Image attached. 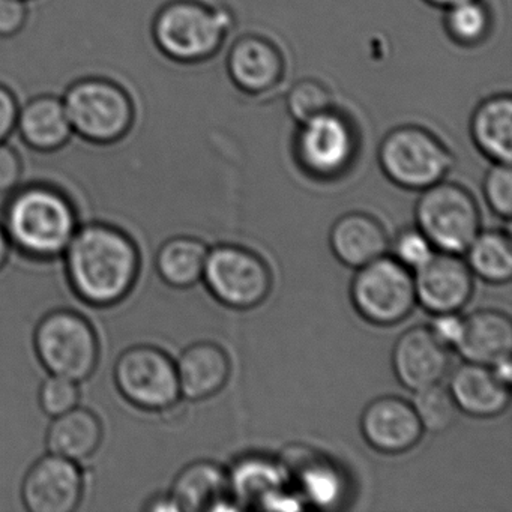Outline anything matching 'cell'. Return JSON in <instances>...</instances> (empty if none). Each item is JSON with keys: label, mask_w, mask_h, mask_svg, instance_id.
I'll use <instances>...</instances> for the list:
<instances>
[{"label": "cell", "mask_w": 512, "mask_h": 512, "mask_svg": "<svg viewBox=\"0 0 512 512\" xmlns=\"http://www.w3.org/2000/svg\"><path fill=\"white\" fill-rule=\"evenodd\" d=\"M64 253L71 287L86 304H118L136 284L139 250L116 227L95 223L77 229Z\"/></svg>", "instance_id": "obj_1"}, {"label": "cell", "mask_w": 512, "mask_h": 512, "mask_svg": "<svg viewBox=\"0 0 512 512\" xmlns=\"http://www.w3.org/2000/svg\"><path fill=\"white\" fill-rule=\"evenodd\" d=\"M5 233L26 256H61L76 235V209L55 188L34 185L16 193L5 209Z\"/></svg>", "instance_id": "obj_2"}, {"label": "cell", "mask_w": 512, "mask_h": 512, "mask_svg": "<svg viewBox=\"0 0 512 512\" xmlns=\"http://www.w3.org/2000/svg\"><path fill=\"white\" fill-rule=\"evenodd\" d=\"M38 358L52 376L82 382L94 374L100 356L91 323L70 310L47 314L35 331Z\"/></svg>", "instance_id": "obj_3"}, {"label": "cell", "mask_w": 512, "mask_h": 512, "mask_svg": "<svg viewBox=\"0 0 512 512\" xmlns=\"http://www.w3.org/2000/svg\"><path fill=\"white\" fill-rule=\"evenodd\" d=\"M416 227L427 236L434 250L466 253L481 232V215L469 191L437 182L425 188L415 209Z\"/></svg>", "instance_id": "obj_4"}, {"label": "cell", "mask_w": 512, "mask_h": 512, "mask_svg": "<svg viewBox=\"0 0 512 512\" xmlns=\"http://www.w3.org/2000/svg\"><path fill=\"white\" fill-rule=\"evenodd\" d=\"M350 295L359 316L377 326L403 322L418 304L412 271L394 257L383 256L358 268Z\"/></svg>", "instance_id": "obj_5"}, {"label": "cell", "mask_w": 512, "mask_h": 512, "mask_svg": "<svg viewBox=\"0 0 512 512\" xmlns=\"http://www.w3.org/2000/svg\"><path fill=\"white\" fill-rule=\"evenodd\" d=\"M202 280L218 302L233 310L259 307L272 290L268 263L259 254L239 245L212 248Z\"/></svg>", "instance_id": "obj_6"}, {"label": "cell", "mask_w": 512, "mask_h": 512, "mask_svg": "<svg viewBox=\"0 0 512 512\" xmlns=\"http://www.w3.org/2000/svg\"><path fill=\"white\" fill-rule=\"evenodd\" d=\"M73 133L94 143H112L127 134L133 104L124 89L101 79L82 80L64 100Z\"/></svg>", "instance_id": "obj_7"}, {"label": "cell", "mask_w": 512, "mask_h": 512, "mask_svg": "<svg viewBox=\"0 0 512 512\" xmlns=\"http://www.w3.org/2000/svg\"><path fill=\"white\" fill-rule=\"evenodd\" d=\"M115 383L119 392L140 409L163 412L181 398L176 364L157 347L125 350L115 365Z\"/></svg>", "instance_id": "obj_8"}, {"label": "cell", "mask_w": 512, "mask_h": 512, "mask_svg": "<svg viewBox=\"0 0 512 512\" xmlns=\"http://www.w3.org/2000/svg\"><path fill=\"white\" fill-rule=\"evenodd\" d=\"M229 17L202 5L176 2L158 14L154 35L166 55L178 61H197L220 46Z\"/></svg>", "instance_id": "obj_9"}, {"label": "cell", "mask_w": 512, "mask_h": 512, "mask_svg": "<svg viewBox=\"0 0 512 512\" xmlns=\"http://www.w3.org/2000/svg\"><path fill=\"white\" fill-rule=\"evenodd\" d=\"M380 163L395 184L407 190H425L442 181L451 167V157L428 134L400 130L383 142Z\"/></svg>", "instance_id": "obj_10"}, {"label": "cell", "mask_w": 512, "mask_h": 512, "mask_svg": "<svg viewBox=\"0 0 512 512\" xmlns=\"http://www.w3.org/2000/svg\"><path fill=\"white\" fill-rule=\"evenodd\" d=\"M83 487L76 461L49 454L26 473L22 499L31 512H73L82 502Z\"/></svg>", "instance_id": "obj_11"}, {"label": "cell", "mask_w": 512, "mask_h": 512, "mask_svg": "<svg viewBox=\"0 0 512 512\" xmlns=\"http://www.w3.org/2000/svg\"><path fill=\"white\" fill-rule=\"evenodd\" d=\"M416 302L431 314L458 313L473 295V274L458 254L434 253L415 271Z\"/></svg>", "instance_id": "obj_12"}, {"label": "cell", "mask_w": 512, "mask_h": 512, "mask_svg": "<svg viewBox=\"0 0 512 512\" xmlns=\"http://www.w3.org/2000/svg\"><path fill=\"white\" fill-rule=\"evenodd\" d=\"M451 358L428 326L407 329L392 350V370L404 388L418 392L439 385L449 371Z\"/></svg>", "instance_id": "obj_13"}, {"label": "cell", "mask_w": 512, "mask_h": 512, "mask_svg": "<svg viewBox=\"0 0 512 512\" xmlns=\"http://www.w3.org/2000/svg\"><path fill=\"white\" fill-rule=\"evenodd\" d=\"M361 431L371 448L382 454H404L418 445L424 434L412 404L400 397L371 401L361 416Z\"/></svg>", "instance_id": "obj_14"}, {"label": "cell", "mask_w": 512, "mask_h": 512, "mask_svg": "<svg viewBox=\"0 0 512 512\" xmlns=\"http://www.w3.org/2000/svg\"><path fill=\"white\" fill-rule=\"evenodd\" d=\"M352 136L338 116L322 112L305 121L299 136V157L310 172L331 176L343 170L352 155Z\"/></svg>", "instance_id": "obj_15"}, {"label": "cell", "mask_w": 512, "mask_h": 512, "mask_svg": "<svg viewBox=\"0 0 512 512\" xmlns=\"http://www.w3.org/2000/svg\"><path fill=\"white\" fill-rule=\"evenodd\" d=\"M449 392L460 412L473 418H494L509 406L508 383L502 382L487 365L464 362L449 380Z\"/></svg>", "instance_id": "obj_16"}, {"label": "cell", "mask_w": 512, "mask_h": 512, "mask_svg": "<svg viewBox=\"0 0 512 512\" xmlns=\"http://www.w3.org/2000/svg\"><path fill=\"white\" fill-rule=\"evenodd\" d=\"M175 364L181 397L191 401L217 395L227 385L232 373L226 350L209 341L188 347Z\"/></svg>", "instance_id": "obj_17"}, {"label": "cell", "mask_w": 512, "mask_h": 512, "mask_svg": "<svg viewBox=\"0 0 512 512\" xmlns=\"http://www.w3.org/2000/svg\"><path fill=\"white\" fill-rule=\"evenodd\" d=\"M281 463L289 479H295L301 499L319 508H335L343 502L346 478L328 458L295 446V451L287 452Z\"/></svg>", "instance_id": "obj_18"}, {"label": "cell", "mask_w": 512, "mask_h": 512, "mask_svg": "<svg viewBox=\"0 0 512 512\" xmlns=\"http://www.w3.org/2000/svg\"><path fill=\"white\" fill-rule=\"evenodd\" d=\"M457 352L464 361L493 365L511 359L512 322L508 314L496 310H479L464 317L463 335Z\"/></svg>", "instance_id": "obj_19"}, {"label": "cell", "mask_w": 512, "mask_h": 512, "mask_svg": "<svg viewBox=\"0 0 512 512\" xmlns=\"http://www.w3.org/2000/svg\"><path fill=\"white\" fill-rule=\"evenodd\" d=\"M332 253L349 268H362L386 256L389 239L382 224L362 212L343 215L329 235Z\"/></svg>", "instance_id": "obj_20"}, {"label": "cell", "mask_w": 512, "mask_h": 512, "mask_svg": "<svg viewBox=\"0 0 512 512\" xmlns=\"http://www.w3.org/2000/svg\"><path fill=\"white\" fill-rule=\"evenodd\" d=\"M230 496L244 506L265 508L287 490L289 473L281 460L266 455H247L227 473Z\"/></svg>", "instance_id": "obj_21"}, {"label": "cell", "mask_w": 512, "mask_h": 512, "mask_svg": "<svg viewBox=\"0 0 512 512\" xmlns=\"http://www.w3.org/2000/svg\"><path fill=\"white\" fill-rule=\"evenodd\" d=\"M173 499L179 511H224L230 502L229 478L223 467L211 461H196L181 470L173 482Z\"/></svg>", "instance_id": "obj_22"}, {"label": "cell", "mask_w": 512, "mask_h": 512, "mask_svg": "<svg viewBox=\"0 0 512 512\" xmlns=\"http://www.w3.org/2000/svg\"><path fill=\"white\" fill-rule=\"evenodd\" d=\"M103 434L100 418L92 410L76 406L55 416L47 431V448L50 454L79 463L97 452Z\"/></svg>", "instance_id": "obj_23"}, {"label": "cell", "mask_w": 512, "mask_h": 512, "mask_svg": "<svg viewBox=\"0 0 512 512\" xmlns=\"http://www.w3.org/2000/svg\"><path fill=\"white\" fill-rule=\"evenodd\" d=\"M17 128L25 142L38 151H55L73 134L64 101L40 97L19 110Z\"/></svg>", "instance_id": "obj_24"}, {"label": "cell", "mask_w": 512, "mask_h": 512, "mask_svg": "<svg viewBox=\"0 0 512 512\" xmlns=\"http://www.w3.org/2000/svg\"><path fill=\"white\" fill-rule=\"evenodd\" d=\"M208 253V247L199 239L176 236L158 251V274L169 286L188 289L202 280Z\"/></svg>", "instance_id": "obj_25"}, {"label": "cell", "mask_w": 512, "mask_h": 512, "mask_svg": "<svg viewBox=\"0 0 512 512\" xmlns=\"http://www.w3.org/2000/svg\"><path fill=\"white\" fill-rule=\"evenodd\" d=\"M230 73L241 88L263 91L280 76V59L265 41L244 40L230 55Z\"/></svg>", "instance_id": "obj_26"}, {"label": "cell", "mask_w": 512, "mask_h": 512, "mask_svg": "<svg viewBox=\"0 0 512 512\" xmlns=\"http://www.w3.org/2000/svg\"><path fill=\"white\" fill-rule=\"evenodd\" d=\"M473 134L479 148L496 163L511 164L512 103L509 98L488 101L473 119Z\"/></svg>", "instance_id": "obj_27"}, {"label": "cell", "mask_w": 512, "mask_h": 512, "mask_svg": "<svg viewBox=\"0 0 512 512\" xmlns=\"http://www.w3.org/2000/svg\"><path fill=\"white\" fill-rule=\"evenodd\" d=\"M467 266L473 275L491 284L509 283L512 278V244L509 233L479 232L466 250Z\"/></svg>", "instance_id": "obj_28"}, {"label": "cell", "mask_w": 512, "mask_h": 512, "mask_svg": "<svg viewBox=\"0 0 512 512\" xmlns=\"http://www.w3.org/2000/svg\"><path fill=\"white\" fill-rule=\"evenodd\" d=\"M412 406L422 428L430 433L448 430L457 421L460 413L451 392L440 383L416 392Z\"/></svg>", "instance_id": "obj_29"}, {"label": "cell", "mask_w": 512, "mask_h": 512, "mask_svg": "<svg viewBox=\"0 0 512 512\" xmlns=\"http://www.w3.org/2000/svg\"><path fill=\"white\" fill-rule=\"evenodd\" d=\"M487 23V13L476 0H466L449 10V31L457 40L464 43L478 41L485 34Z\"/></svg>", "instance_id": "obj_30"}, {"label": "cell", "mask_w": 512, "mask_h": 512, "mask_svg": "<svg viewBox=\"0 0 512 512\" xmlns=\"http://www.w3.org/2000/svg\"><path fill=\"white\" fill-rule=\"evenodd\" d=\"M392 251V257L412 272L422 268L436 253L427 236L418 227L398 233L392 242Z\"/></svg>", "instance_id": "obj_31"}, {"label": "cell", "mask_w": 512, "mask_h": 512, "mask_svg": "<svg viewBox=\"0 0 512 512\" xmlns=\"http://www.w3.org/2000/svg\"><path fill=\"white\" fill-rule=\"evenodd\" d=\"M77 382L65 377L52 376L41 385L40 406L49 416H59L79 404Z\"/></svg>", "instance_id": "obj_32"}, {"label": "cell", "mask_w": 512, "mask_h": 512, "mask_svg": "<svg viewBox=\"0 0 512 512\" xmlns=\"http://www.w3.org/2000/svg\"><path fill=\"white\" fill-rule=\"evenodd\" d=\"M484 194L491 211L509 220L512 215V173L509 164L497 163L485 176Z\"/></svg>", "instance_id": "obj_33"}, {"label": "cell", "mask_w": 512, "mask_h": 512, "mask_svg": "<svg viewBox=\"0 0 512 512\" xmlns=\"http://www.w3.org/2000/svg\"><path fill=\"white\" fill-rule=\"evenodd\" d=\"M464 317L458 313L434 314L433 323L428 328L431 329L437 340L443 346L457 347L463 335Z\"/></svg>", "instance_id": "obj_34"}, {"label": "cell", "mask_w": 512, "mask_h": 512, "mask_svg": "<svg viewBox=\"0 0 512 512\" xmlns=\"http://www.w3.org/2000/svg\"><path fill=\"white\" fill-rule=\"evenodd\" d=\"M26 19V0H0V37H11L22 31Z\"/></svg>", "instance_id": "obj_35"}, {"label": "cell", "mask_w": 512, "mask_h": 512, "mask_svg": "<svg viewBox=\"0 0 512 512\" xmlns=\"http://www.w3.org/2000/svg\"><path fill=\"white\" fill-rule=\"evenodd\" d=\"M22 161L19 154L5 142H0V193H8L19 185Z\"/></svg>", "instance_id": "obj_36"}, {"label": "cell", "mask_w": 512, "mask_h": 512, "mask_svg": "<svg viewBox=\"0 0 512 512\" xmlns=\"http://www.w3.org/2000/svg\"><path fill=\"white\" fill-rule=\"evenodd\" d=\"M19 118V106L14 100L13 94L8 89L0 86V142L11 136L17 127Z\"/></svg>", "instance_id": "obj_37"}, {"label": "cell", "mask_w": 512, "mask_h": 512, "mask_svg": "<svg viewBox=\"0 0 512 512\" xmlns=\"http://www.w3.org/2000/svg\"><path fill=\"white\" fill-rule=\"evenodd\" d=\"M146 509L149 511H179L178 503L173 499L172 494H160L158 497L149 500Z\"/></svg>", "instance_id": "obj_38"}, {"label": "cell", "mask_w": 512, "mask_h": 512, "mask_svg": "<svg viewBox=\"0 0 512 512\" xmlns=\"http://www.w3.org/2000/svg\"><path fill=\"white\" fill-rule=\"evenodd\" d=\"M11 242L5 233L4 227H0V268L7 263L8 256H10Z\"/></svg>", "instance_id": "obj_39"}, {"label": "cell", "mask_w": 512, "mask_h": 512, "mask_svg": "<svg viewBox=\"0 0 512 512\" xmlns=\"http://www.w3.org/2000/svg\"><path fill=\"white\" fill-rule=\"evenodd\" d=\"M433 4L442 5V7H454V5L461 4V2H466V0H430Z\"/></svg>", "instance_id": "obj_40"}]
</instances>
